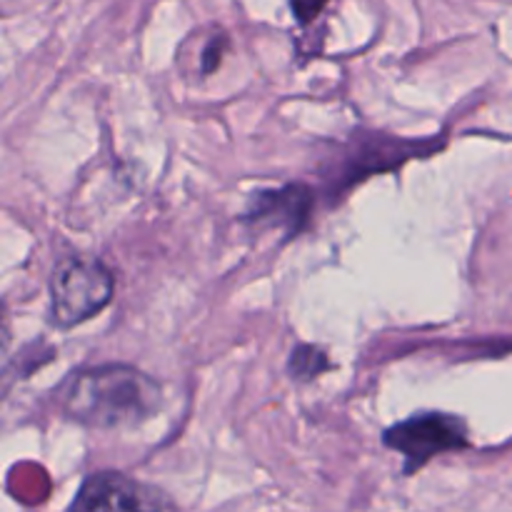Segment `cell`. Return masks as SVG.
<instances>
[{"mask_svg":"<svg viewBox=\"0 0 512 512\" xmlns=\"http://www.w3.org/2000/svg\"><path fill=\"white\" fill-rule=\"evenodd\" d=\"M313 208V195L305 185H285L280 190H260L255 193L253 205L248 208L245 220L260 223V220H280L290 235L300 233Z\"/></svg>","mask_w":512,"mask_h":512,"instance_id":"5b68a950","label":"cell"},{"mask_svg":"<svg viewBox=\"0 0 512 512\" xmlns=\"http://www.w3.org/2000/svg\"><path fill=\"white\" fill-rule=\"evenodd\" d=\"M385 445L405 460V475L428 465L438 455L468 448V428L448 413H418L385 430Z\"/></svg>","mask_w":512,"mask_h":512,"instance_id":"3957f363","label":"cell"},{"mask_svg":"<svg viewBox=\"0 0 512 512\" xmlns=\"http://www.w3.org/2000/svg\"><path fill=\"white\" fill-rule=\"evenodd\" d=\"M113 273L93 255H68L50 273V318L68 330L98 315L113 300Z\"/></svg>","mask_w":512,"mask_h":512,"instance_id":"7a4b0ae2","label":"cell"},{"mask_svg":"<svg viewBox=\"0 0 512 512\" xmlns=\"http://www.w3.org/2000/svg\"><path fill=\"white\" fill-rule=\"evenodd\" d=\"M160 383L133 365L73 370L58 388L65 418L95 430L138 428L160 408Z\"/></svg>","mask_w":512,"mask_h":512,"instance_id":"6da1fadb","label":"cell"},{"mask_svg":"<svg viewBox=\"0 0 512 512\" xmlns=\"http://www.w3.org/2000/svg\"><path fill=\"white\" fill-rule=\"evenodd\" d=\"M75 510H158L173 508L158 490L138 483L115 470L93 473L83 480L78 498L73 500Z\"/></svg>","mask_w":512,"mask_h":512,"instance_id":"277c9868","label":"cell"},{"mask_svg":"<svg viewBox=\"0 0 512 512\" xmlns=\"http://www.w3.org/2000/svg\"><path fill=\"white\" fill-rule=\"evenodd\" d=\"M328 358H325L323 350L310 348V345H298L290 355V373L300 380L315 378V375L323 373L328 368Z\"/></svg>","mask_w":512,"mask_h":512,"instance_id":"8992f818","label":"cell"},{"mask_svg":"<svg viewBox=\"0 0 512 512\" xmlns=\"http://www.w3.org/2000/svg\"><path fill=\"white\" fill-rule=\"evenodd\" d=\"M325 5H328V0H290V8L300 23H310L313 18H318Z\"/></svg>","mask_w":512,"mask_h":512,"instance_id":"52a82bcc","label":"cell"}]
</instances>
